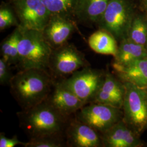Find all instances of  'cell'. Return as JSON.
Here are the masks:
<instances>
[{"label":"cell","mask_w":147,"mask_h":147,"mask_svg":"<svg viewBox=\"0 0 147 147\" xmlns=\"http://www.w3.org/2000/svg\"><path fill=\"white\" fill-rule=\"evenodd\" d=\"M145 88V89H146V90H147V86H146V87H145V88Z\"/></svg>","instance_id":"obj_26"},{"label":"cell","mask_w":147,"mask_h":147,"mask_svg":"<svg viewBox=\"0 0 147 147\" xmlns=\"http://www.w3.org/2000/svg\"><path fill=\"white\" fill-rule=\"evenodd\" d=\"M109 0H78L73 16L84 24L98 22L104 14Z\"/></svg>","instance_id":"obj_16"},{"label":"cell","mask_w":147,"mask_h":147,"mask_svg":"<svg viewBox=\"0 0 147 147\" xmlns=\"http://www.w3.org/2000/svg\"><path fill=\"white\" fill-rule=\"evenodd\" d=\"M19 25V22L17 21L11 9L7 7H1L0 9V30L2 31L11 27H18Z\"/></svg>","instance_id":"obj_23"},{"label":"cell","mask_w":147,"mask_h":147,"mask_svg":"<svg viewBox=\"0 0 147 147\" xmlns=\"http://www.w3.org/2000/svg\"><path fill=\"white\" fill-rule=\"evenodd\" d=\"M88 43L90 48L99 54L115 57L118 51L116 38L104 30L100 29L92 34L88 38Z\"/></svg>","instance_id":"obj_18"},{"label":"cell","mask_w":147,"mask_h":147,"mask_svg":"<svg viewBox=\"0 0 147 147\" xmlns=\"http://www.w3.org/2000/svg\"><path fill=\"white\" fill-rule=\"evenodd\" d=\"M20 127L30 139L64 135L68 123L47 100L31 109L17 113Z\"/></svg>","instance_id":"obj_2"},{"label":"cell","mask_w":147,"mask_h":147,"mask_svg":"<svg viewBox=\"0 0 147 147\" xmlns=\"http://www.w3.org/2000/svg\"><path fill=\"white\" fill-rule=\"evenodd\" d=\"M127 38L132 42L143 46L147 44V23L140 18L132 21L128 32Z\"/></svg>","instance_id":"obj_21"},{"label":"cell","mask_w":147,"mask_h":147,"mask_svg":"<svg viewBox=\"0 0 147 147\" xmlns=\"http://www.w3.org/2000/svg\"><path fill=\"white\" fill-rule=\"evenodd\" d=\"M26 142L20 141L16 135L12 138H8L5 136L3 132L0 133V147H14L21 145L24 146Z\"/></svg>","instance_id":"obj_25"},{"label":"cell","mask_w":147,"mask_h":147,"mask_svg":"<svg viewBox=\"0 0 147 147\" xmlns=\"http://www.w3.org/2000/svg\"><path fill=\"white\" fill-rule=\"evenodd\" d=\"M147 57L146 47L139 45L125 38L121 40L113 63L125 65L141 58Z\"/></svg>","instance_id":"obj_17"},{"label":"cell","mask_w":147,"mask_h":147,"mask_svg":"<svg viewBox=\"0 0 147 147\" xmlns=\"http://www.w3.org/2000/svg\"></svg>","instance_id":"obj_28"},{"label":"cell","mask_w":147,"mask_h":147,"mask_svg":"<svg viewBox=\"0 0 147 147\" xmlns=\"http://www.w3.org/2000/svg\"><path fill=\"white\" fill-rule=\"evenodd\" d=\"M20 34L21 30L20 27H16L14 31L1 43V57L4 58L11 65L17 66L19 62L18 46Z\"/></svg>","instance_id":"obj_19"},{"label":"cell","mask_w":147,"mask_h":147,"mask_svg":"<svg viewBox=\"0 0 147 147\" xmlns=\"http://www.w3.org/2000/svg\"><path fill=\"white\" fill-rule=\"evenodd\" d=\"M132 21L131 9L126 0H109L98 23L100 29L121 40L127 37Z\"/></svg>","instance_id":"obj_7"},{"label":"cell","mask_w":147,"mask_h":147,"mask_svg":"<svg viewBox=\"0 0 147 147\" xmlns=\"http://www.w3.org/2000/svg\"><path fill=\"white\" fill-rule=\"evenodd\" d=\"M75 30L76 25L71 18L53 15L42 32L48 43L55 49L67 44Z\"/></svg>","instance_id":"obj_11"},{"label":"cell","mask_w":147,"mask_h":147,"mask_svg":"<svg viewBox=\"0 0 147 147\" xmlns=\"http://www.w3.org/2000/svg\"><path fill=\"white\" fill-rule=\"evenodd\" d=\"M112 67L118 79L142 88L147 86V57L136 60L125 65L113 63Z\"/></svg>","instance_id":"obj_15"},{"label":"cell","mask_w":147,"mask_h":147,"mask_svg":"<svg viewBox=\"0 0 147 147\" xmlns=\"http://www.w3.org/2000/svg\"><path fill=\"white\" fill-rule=\"evenodd\" d=\"M47 100L67 118L86 105L71 90L64 86L60 81L54 82L53 89Z\"/></svg>","instance_id":"obj_12"},{"label":"cell","mask_w":147,"mask_h":147,"mask_svg":"<svg viewBox=\"0 0 147 147\" xmlns=\"http://www.w3.org/2000/svg\"></svg>","instance_id":"obj_27"},{"label":"cell","mask_w":147,"mask_h":147,"mask_svg":"<svg viewBox=\"0 0 147 147\" xmlns=\"http://www.w3.org/2000/svg\"><path fill=\"white\" fill-rule=\"evenodd\" d=\"M125 94L124 82L107 71L93 102L110 105L122 110Z\"/></svg>","instance_id":"obj_13"},{"label":"cell","mask_w":147,"mask_h":147,"mask_svg":"<svg viewBox=\"0 0 147 147\" xmlns=\"http://www.w3.org/2000/svg\"><path fill=\"white\" fill-rule=\"evenodd\" d=\"M64 135L68 147L103 146L101 136L99 132L76 118L68 121Z\"/></svg>","instance_id":"obj_10"},{"label":"cell","mask_w":147,"mask_h":147,"mask_svg":"<svg viewBox=\"0 0 147 147\" xmlns=\"http://www.w3.org/2000/svg\"><path fill=\"white\" fill-rule=\"evenodd\" d=\"M67 146L65 135L30 139L25 147H63Z\"/></svg>","instance_id":"obj_22"},{"label":"cell","mask_w":147,"mask_h":147,"mask_svg":"<svg viewBox=\"0 0 147 147\" xmlns=\"http://www.w3.org/2000/svg\"><path fill=\"white\" fill-rule=\"evenodd\" d=\"M54 84L48 70L28 69L19 70L10 82L11 93L21 110H25L47 99Z\"/></svg>","instance_id":"obj_1"},{"label":"cell","mask_w":147,"mask_h":147,"mask_svg":"<svg viewBox=\"0 0 147 147\" xmlns=\"http://www.w3.org/2000/svg\"><path fill=\"white\" fill-rule=\"evenodd\" d=\"M20 28L19 62L16 67L20 70L40 69L49 70L53 49L45 39L42 32Z\"/></svg>","instance_id":"obj_3"},{"label":"cell","mask_w":147,"mask_h":147,"mask_svg":"<svg viewBox=\"0 0 147 147\" xmlns=\"http://www.w3.org/2000/svg\"><path fill=\"white\" fill-rule=\"evenodd\" d=\"M76 118L102 134L123 118L121 109L99 102H90L78 111Z\"/></svg>","instance_id":"obj_8"},{"label":"cell","mask_w":147,"mask_h":147,"mask_svg":"<svg viewBox=\"0 0 147 147\" xmlns=\"http://www.w3.org/2000/svg\"><path fill=\"white\" fill-rule=\"evenodd\" d=\"M89 65L84 53L73 44L67 42L61 47L53 49L49 70L53 76L64 79Z\"/></svg>","instance_id":"obj_5"},{"label":"cell","mask_w":147,"mask_h":147,"mask_svg":"<svg viewBox=\"0 0 147 147\" xmlns=\"http://www.w3.org/2000/svg\"><path fill=\"white\" fill-rule=\"evenodd\" d=\"M102 145L106 147H140L143 146L140 135L122 119L102 134Z\"/></svg>","instance_id":"obj_14"},{"label":"cell","mask_w":147,"mask_h":147,"mask_svg":"<svg viewBox=\"0 0 147 147\" xmlns=\"http://www.w3.org/2000/svg\"><path fill=\"white\" fill-rule=\"evenodd\" d=\"M11 3L22 28L42 31L51 16L42 0H11Z\"/></svg>","instance_id":"obj_9"},{"label":"cell","mask_w":147,"mask_h":147,"mask_svg":"<svg viewBox=\"0 0 147 147\" xmlns=\"http://www.w3.org/2000/svg\"><path fill=\"white\" fill-rule=\"evenodd\" d=\"M9 63L2 57L0 58V84L9 85L14 75L12 74Z\"/></svg>","instance_id":"obj_24"},{"label":"cell","mask_w":147,"mask_h":147,"mask_svg":"<svg viewBox=\"0 0 147 147\" xmlns=\"http://www.w3.org/2000/svg\"><path fill=\"white\" fill-rule=\"evenodd\" d=\"M105 73L88 66L60 81L86 105L93 102L104 81Z\"/></svg>","instance_id":"obj_6"},{"label":"cell","mask_w":147,"mask_h":147,"mask_svg":"<svg viewBox=\"0 0 147 147\" xmlns=\"http://www.w3.org/2000/svg\"><path fill=\"white\" fill-rule=\"evenodd\" d=\"M125 94L122 107L123 119L140 135L147 130V91L144 88L124 82Z\"/></svg>","instance_id":"obj_4"},{"label":"cell","mask_w":147,"mask_h":147,"mask_svg":"<svg viewBox=\"0 0 147 147\" xmlns=\"http://www.w3.org/2000/svg\"><path fill=\"white\" fill-rule=\"evenodd\" d=\"M51 16H73L74 8L78 0H42Z\"/></svg>","instance_id":"obj_20"}]
</instances>
